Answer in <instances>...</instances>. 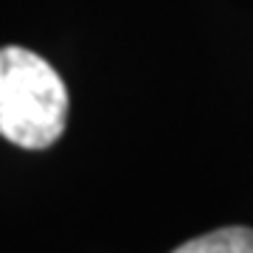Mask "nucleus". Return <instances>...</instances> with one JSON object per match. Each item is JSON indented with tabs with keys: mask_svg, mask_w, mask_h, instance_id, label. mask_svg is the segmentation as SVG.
<instances>
[{
	"mask_svg": "<svg viewBox=\"0 0 253 253\" xmlns=\"http://www.w3.org/2000/svg\"><path fill=\"white\" fill-rule=\"evenodd\" d=\"M68 113L71 96L51 62L20 45L0 48V135L40 152L62 138Z\"/></svg>",
	"mask_w": 253,
	"mask_h": 253,
	"instance_id": "obj_1",
	"label": "nucleus"
},
{
	"mask_svg": "<svg viewBox=\"0 0 253 253\" xmlns=\"http://www.w3.org/2000/svg\"><path fill=\"white\" fill-rule=\"evenodd\" d=\"M172 253H253V228L228 225L194 236L189 242L177 245Z\"/></svg>",
	"mask_w": 253,
	"mask_h": 253,
	"instance_id": "obj_2",
	"label": "nucleus"
}]
</instances>
